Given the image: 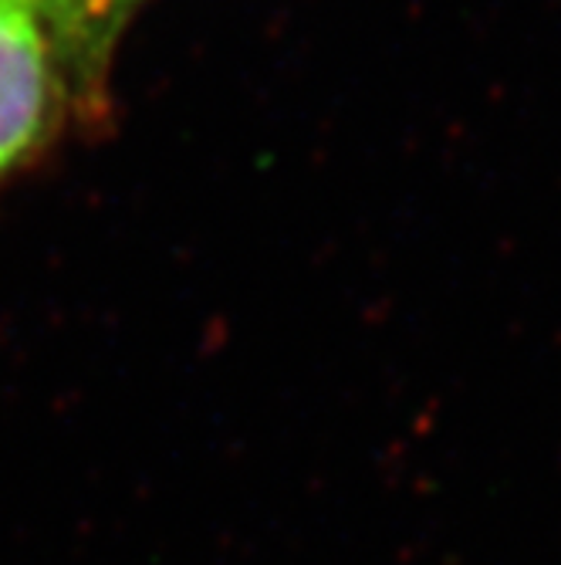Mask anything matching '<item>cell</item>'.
Segmentation results:
<instances>
[{
  "instance_id": "cell-1",
  "label": "cell",
  "mask_w": 561,
  "mask_h": 565,
  "mask_svg": "<svg viewBox=\"0 0 561 565\" xmlns=\"http://www.w3.org/2000/svg\"><path fill=\"white\" fill-rule=\"evenodd\" d=\"M68 102L44 21L0 4V183L21 173L51 142Z\"/></svg>"
},
{
  "instance_id": "cell-2",
  "label": "cell",
  "mask_w": 561,
  "mask_h": 565,
  "mask_svg": "<svg viewBox=\"0 0 561 565\" xmlns=\"http://www.w3.org/2000/svg\"><path fill=\"white\" fill-rule=\"evenodd\" d=\"M142 0H47L44 28L72 102L98 109L116 47Z\"/></svg>"
},
{
  "instance_id": "cell-3",
  "label": "cell",
  "mask_w": 561,
  "mask_h": 565,
  "mask_svg": "<svg viewBox=\"0 0 561 565\" xmlns=\"http://www.w3.org/2000/svg\"><path fill=\"white\" fill-rule=\"evenodd\" d=\"M0 4H11V8H21V11H31L44 21V11H47V0H0Z\"/></svg>"
}]
</instances>
